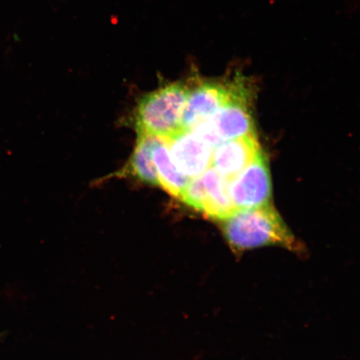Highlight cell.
<instances>
[{"instance_id":"cell-1","label":"cell","mask_w":360,"mask_h":360,"mask_svg":"<svg viewBox=\"0 0 360 360\" xmlns=\"http://www.w3.org/2000/svg\"><path fill=\"white\" fill-rule=\"evenodd\" d=\"M228 244L237 255L264 246H281L296 254H304V247L296 240L271 205L237 210L224 220Z\"/></svg>"},{"instance_id":"cell-2","label":"cell","mask_w":360,"mask_h":360,"mask_svg":"<svg viewBox=\"0 0 360 360\" xmlns=\"http://www.w3.org/2000/svg\"><path fill=\"white\" fill-rule=\"evenodd\" d=\"M190 90L186 84L176 82L142 98L135 112L138 133L163 139L178 133Z\"/></svg>"},{"instance_id":"cell-3","label":"cell","mask_w":360,"mask_h":360,"mask_svg":"<svg viewBox=\"0 0 360 360\" xmlns=\"http://www.w3.org/2000/svg\"><path fill=\"white\" fill-rule=\"evenodd\" d=\"M256 89L251 79L231 101L192 131L214 148L225 141L255 134L252 109Z\"/></svg>"},{"instance_id":"cell-4","label":"cell","mask_w":360,"mask_h":360,"mask_svg":"<svg viewBox=\"0 0 360 360\" xmlns=\"http://www.w3.org/2000/svg\"><path fill=\"white\" fill-rule=\"evenodd\" d=\"M241 71L218 80L202 81L190 90L184 105L180 129L192 130L214 115L250 80Z\"/></svg>"},{"instance_id":"cell-5","label":"cell","mask_w":360,"mask_h":360,"mask_svg":"<svg viewBox=\"0 0 360 360\" xmlns=\"http://www.w3.org/2000/svg\"><path fill=\"white\" fill-rule=\"evenodd\" d=\"M181 200L214 219H227L237 211L229 196V182L213 168L192 179Z\"/></svg>"},{"instance_id":"cell-6","label":"cell","mask_w":360,"mask_h":360,"mask_svg":"<svg viewBox=\"0 0 360 360\" xmlns=\"http://www.w3.org/2000/svg\"><path fill=\"white\" fill-rule=\"evenodd\" d=\"M229 192L237 210L255 209L269 204L272 184L263 155L229 183Z\"/></svg>"},{"instance_id":"cell-7","label":"cell","mask_w":360,"mask_h":360,"mask_svg":"<svg viewBox=\"0 0 360 360\" xmlns=\"http://www.w3.org/2000/svg\"><path fill=\"white\" fill-rule=\"evenodd\" d=\"M165 141L175 166L186 177H199L211 167L214 148L192 130L180 129Z\"/></svg>"},{"instance_id":"cell-8","label":"cell","mask_w":360,"mask_h":360,"mask_svg":"<svg viewBox=\"0 0 360 360\" xmlns=\"http://www.w3.org/2000/svg\"><path fill=\"white\" fill-rule=\"evenodd\" d=\"M263 155L256 134L225 141L213 150L211 167L229 183Z\"/></svg>"},{"instance_id":"cell-9","label":"cell","mask_w":360,"mask_h":360,"mask_svg":"<svg viewBox=\"0 0 360 360\" xmlns=\"http://www.w3.org/2000/svg\"><path fill=\"white\" fill-rule=\"evenodd\" d=\"M153 160H154L160 186L169 195L181 199L191 179L180 172L175 166L165 139H162L159 145L155 147Z\"/></svg>"},{"instance_id":"cell-10","label":"cell","mask_w":360,"mask_h":360,"mask_svg":"<svg viewBox=\"0 0 360 360\" xmlns=\"http://www.w3.org/2000/svg\"><path fill=\"white\" fill-rule=\"evenodd\" d=\"M162 139H163L154 135L139 133L136 146L130 161V169L134 176L154 186L159 184V180H158L155 166L153 160V154Z\"/></svg>"}]
</instances>
